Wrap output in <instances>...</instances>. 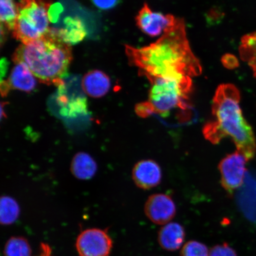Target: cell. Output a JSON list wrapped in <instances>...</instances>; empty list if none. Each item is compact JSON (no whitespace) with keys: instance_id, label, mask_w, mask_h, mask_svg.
Instances as JSON below:
<instances>
[{"instance_id":"1","label":"cell","mask_w":256,"mask_h":256,"mask_svg":"<svg viewBox=\"0 0 256 256\" xmlns=\"http://www.w3.org/2000/svg\"><path fill=\"white\" fill-rule=\"evenodd\" d=\"M131 65L139 68L140 75L182 80L198 76L202 72L199 60L190 49L184 19L175 24L150 46L136 48L126 46Z\"/></svg>"},{"instance_id":"2","label":"cell","mask_w":256,"mask_h":256,"mask_svg":"<svg viewBox=\"0 0 256 256\" xmlns=\"http://www.w3.org/2000/svg\"><path fill=\"white\" fill-rule=\"evenodd\" d=\"M240 100V92L235 86L220 85L213 99L215 120L204 126V134L214 144L220 142L224 138L231 137L238 152L248 161L255 156L256 140L251 126L243 116Z\"/></svg>"},{"instance_id":"3","label":"cell","mask_w":256,"mask_h":256,"mask_svg":"<svg viewBox=\"0 0 256 256\" xmlns=\"http://www.w3.org/2000/svg\"><path fill=\"white\" fill-rule=\"evenodd\" d=\"M72 59L71 46L58 36L55 28L39 40L22 44L12 56L14 64H24L40 82L58 87L64 84Z\"/></svg>"},{"instance_id":"4","label":"cell","mask_w":256,"mask_h":256,"mask_svg":"<svg viewBox=\"0 0 256 256\" xmlns=\"http://www.w3.org/2000/svg\"><path fill=\"white\" fill-rule=\"evenodd\" d=\"M50 4L46 0H21L12 34L16 40L28 44L40 39L50 30Z\"/></svg>"},{"instance_id":"5","label":"cell","mask_w":256,"mask_h":256,"mask_svg":"<svg viewBox=\"0 0 256 256\" xmlns=\"http://www.w3.org/2000/svg\"><path fill=\"white\" fill-rule=\"evenodd\" d=\"M146 78L152 84L148 102L154 113L166 117L174 108H185V101L192 87L190 78L182 80L156 76Z\"/></svg>"},{"instance_id":"6","label":"cell","mask_w":256,"mask_h":256,"mask_svg":"<svg viewBox=\"0 0 256 256\" xmlns=\"http://www.w3.org/2000/svg\"><path fill=\"white\" fill-rule=\"evenodd\" d=\"M112 248L113 241L104 230H85L76 240V249L80 256H108Z\"/></svg>"},{"instance_id":"7","label":"cell","mask_w":256,"mask_h":256,"mask_svg":"<svg viewBox=\"0 0 256 256\" xmlns=\"http://www.w3.org/2000/svg\"><path fill=\"white\" fill-rule=\"evenodd\" d=\"M248 160L238 151L223 158L219 164L223 188L230 195L242 186L245 180Z\"/></svg>"},{"instance_id":"8","label":"cell","mask_w":256,"mask_h":256,"mask_svg":"<svg viewBox=\"0 0 256 256\" xmlns=\"http://www.w3.org/2000/svg\"><path fill=\"white\" fill-rule=\"evenodd\" d=\"M176 18L172 14L152 10L147 4L144 5L136 17L138 27L150 36H159L175 24Z\"/></svg>"},{"instance_id":"9","label":"cell","mask_w":256,"mask_h":256,"mask_svg":"<svg viewBox=\"0 0 256 256\" xmlns=\"http://www.w3.org/2000/svg\"><path fill=\"white\" fill-rule=\"evenodd\" d=\"M145 212L153 223L166 225L175 216L176 208L170 196L165 194H156L147 200Z\"/></svg>"},{"instance_id":"10","label":"cell","mask_w":256,"mask_h":256,"mask_svg":"<svg viewBox=\"0 0 256 256\" xmlns=\"http://www.w3.org/2000/svg\"><path fill=\"white\" fill-rule=\"evenodd\" d=\"M15 64L8 80L1 81V94L3 97L7 96L11 89L30 92L36 88V78L28 67L22 62Z\"/></svg>"},{"instance_id":"11","label":"cell","mask_w":256,"mask_h":256,"mask_svg":"<svg viewBox=\"0 0 256 256\" xmlns=\"http://www.w3.org/2000/svg\"><path fill=\"white\" fill-rule=\"evenodd\" d=\"M132 178L138 187L144 190H150L161 182L162 170L158 163L153 160H142L134 166Z\"/></svg>"},{"instance_id":"12","label":"cell","mask_w":256,"mask_h":256,"mask_svg":"<svg viewBox=\"0 0 256 256\" xmlns=\"http://www.w3.org/2000/svg\"><path fill=\"white\" fill-rule=\"evenodd\" d=\"M82 86L86 94L94 98H100L108 94L111 87L108 76L100 70H92L84 76Z\"/></svg>"},{"instance_id":"13","label":"cell","mask_w":256,"mask_h":256,"mask_svg":"<svg viewBox=\"0 0 256 256\" xmlns=\"http://www.w3.org/2000/svg\"><path fill=\"white\" fill-rule=\"evenodd\" d=\"M185 232L184 227L178 223L166 224L158 232V242L162 248L168 251H175L184 244Z\"/></svg>"},{"instance_id":"14","label":"cell","mask_w":256,"mask_h":256,"mask_svg":"<svg viewBox=\"0 0 256 256\" xmlns=\"http://www.w3.org/2000/svg\"><path fill=\"white\" fill-rule=\"evenodd\" d=\"M55 30L58 36L70 46L80 42L87 34L84 24L78 17H67L64 20V26Z\"/></svg>"},{"instance_id":"15","label":"cell","mask_w":256,"mask_h":256,"mask_svg":"<svg viewBox=\"0 0 256 256\" xmlns=\"http://www.w3.org/2000/svg\"><path fill=\"white\" fill-rule=\"evenodd\" d=\"M98 170L97 163L90 155L84 152L76 153L72 164V174L80 180H90Z\"/></svg>"},{"instance_id":"16","label":"cell","mask_w":256,"mask_h":256,"mask_svg":"<svg viewBox=\"0 0 256 256\" xmlns=\"http://www.w3.org/2000/svg\"><path fill=\"white\" fill-rule=\"evenodd\" d=\"M239 52L242 60L251 67L256 78V32L242 38Z\"/></svg>"},{"instance_id":"17","label":"cell","mask_w":256,"mask_h":256,"mask_svg":"<svg viewBox=\"0 0 256 256\" xmlns=\"http://www.w3.org/2000/svg\"><path fill=\"white\" fill-rule=\"evenodd\" d=\"M20 209L14 198L4 196L0 203V222L2 225L9 226L14 223L20 216Z\"/></svg>"},{"instance_id":"18","label":"cell","mask_w":256,"mask_h":256,"mask_svg":"<svg viewBox=\"0 0 256 256\" xmlns=\"http://www.w3.org/2000/svg\"><path fill=\"white\" fill-rule=\"evenodd\" d=\"M5 256H32V250L28 240L22 236H12L5 245Z\"/></svg>"},{"instance_id":"19","label":"cell","mask_w":256,"mask_h":256,"mask_svg":"<svg viewBox=\"0 0 256 256\" xmlns=\"http://www.w3.org/2000/svg\"><path fill=\"white\" fill-rule=\"evenodd\" d=\"M1 12L0 20L2 24L10 30H14L18 17V5L14 0H0Z\"/></svg>"},{"instance_id":"20","label":"cell","mask_w":256,"mask_h":256,"mask_svg":"<svg viewBox=\"0 0 256 256\" xmlns=\"http://www.w3.org/2000/svg\"><path fill=\"white\" fill-rule=\"evenodd\" d=\"M206 246L196 241L186 243L181 251V256H209Z\"/></svg>"},{"instance_id":"21","label":"cell","mask_w":256,"mask_h":256,"mask_svg":"<svg viewBox=\"0 0 256 256\" xmlns=\"http://www.w3.org/2000/svg\"><path fill=\"white\" fill-rule=\"evenodd\" d=\"M209 256H238L234 249L228 244L217 245L210 250Z\"/></svg>"},{"instance_id":"22","label":"cell","mask_w":256,"mask_h":256,"mask_svg":"<svg viewBox=\"0 0 256 256\" xmlns=\"http://www.w3.org/2000/svg\"><path fill=\"white\" fill-rule=\"evenodd\" d=\"M136 114L142 118L148 117L154 113L152 106L148 102L137 104L136 106Z\"/></svg>"},{"instance_id":"23","label":"cell","mask_w":256,"mask_h":256,"mask_svg":"<svg viewBox=\"0 0 256 256\" xmlns=\"http://www.w3.org/2000/svg\"><path fill=\"white\" fill-rule=\"evenodd\" d=\"M96 7L104 10H110L116 7L122 0H90Z\"/></svg>"},{"instance_id":"24","label":"cell","mask_w":256,"mask_h":256,"mask_svg":"<svg viewBox=\"0 0 256 256\" xmlns=\"http://www.w3.org/2000/svg\"><path fill=\"white\" fill-rule=\"evenodd\" d=\"M222 62L224 66L228 69H234L238 67V62L235 56L232 54H226L222 58Z\"/></svg>"},{"instance_id":"25","label":"cell","mask_w":256,"mask_h":256,"mask_svg":"<svg viewBox=\"0 0 256 256\" xmlns=\"http://www.w3.org/2000/svg\"><path fill=\"white\" fill-rule=\"evenodd\" d=\"M40 250V254L37 256H53L52 249L46 243H42Z\"/></svg>"}]
</instances>
